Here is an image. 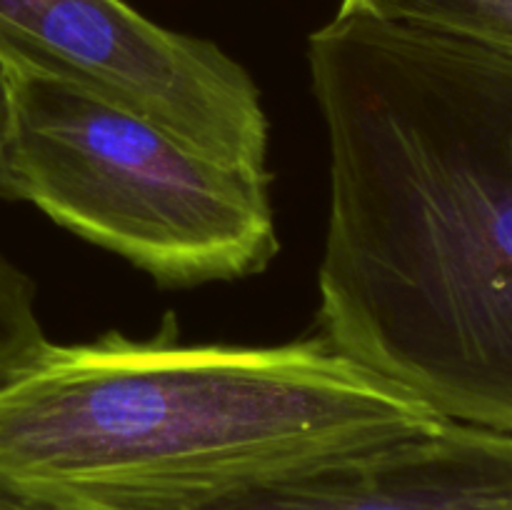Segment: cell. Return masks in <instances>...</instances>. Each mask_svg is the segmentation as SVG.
<instances>
[{
    "label": "cell",
    "instance_id": "1",
    "mask_svg": "<svg viewBox=\"0 0 512 510\" xmlns=\"http://www.w3.org/2000/svg\"><path fill=\"white\" fill-rule=\"evenodd\" d=\"M320 335L440 418L512 433V53L338 10Z\"/></svg>",
    "mask_w": 512,
    "mask_h": 510
},
{
    "label": "cell",
    "instance_id": "2",
    "mask_svg": "<svg viewBox=\"0 0 512 510\" xmlns=\"http://www.w3.org/2000/svg\"><path fill=\"white\" fill-rule=\"evenodd\" d=\"M325 335L45 343L0 383V493L60 510H198L440 423Z\"/></svg>",
    "mask_w": 512,
    "mask_h": 510
},
{
    "label": "cell",
    "instance_id": "3",
    "mask_svg": "<svg viewBox=\"0 0 512 510\" xmlns=\"http://www.w3.org/2000/svg\"><path fill=\"white\" fill-rule=\"evenodd\" d=\"M20 200L163 285L263 273L278 255L268 168L213 158L88 90L13 75Z\"/></svg>",
    "mask_w": 512,
    "mask_h": 510
},
{
    "label": "cell",
    "instance_id": "4",
    "mask_svg": "<svg viewBox=\"0 0 512 510\" xmlns=\"http://www.w3.org/2000/svg\"><path fill=\"white\" fill-rule=\"evenodd\" d=\"M0 60L123 105L213 158L265 168L268 118L248 70L123 0H0Z\"/></svg>",
    "mask_w": 512,
    "mask_h": 510
},
{
    "label": "cell",
    "instance_id": "5",
    "mask_svg": "<svg viewBox=\"0 0 512 510\" xmlns=\"http://www.w3.org/2000/svg\"><path fill=\"white\" fill-rule=\"evenodd\" d=\"M0 510H60L0 495ZM198 510H512V433L440 420Z\"/></svg>",
    "mask_w": 512,
    "mask_h": 510
},
{
    "label": "cell",
    "instance_id": "6",
    "mask_svg": "<svg viewBox=\"0 0 512 510\" xmlns=\"http://www.w3.org/2000/svg\"><path fill=\"white\" fill-rule=\"evenodd\" d=\"M340 10L415 25L512 53V0H343Z\"/></svg>",
    "mask_w": 512,
    "mask_h": 510
},
{
    "label": "cell",
    "instance_id": "7",
    "mask_svg": "<svg viewBox=\"0 0 512 510\" xmlns=\"http://www.w3.org/2000/svg\"><path fill=\"white\" fill-rule=\"evenodd\" d=\"M48 343L35 310V285L0 255V383Z\"/></svg>",
    "mask_w": 512,
    "mask_h": 510
},
{
    "label": "cell",
    "instance_id": "8",
    "mask_svg": "<svg viewBox=\"0 0 512 510\" xmlns=\"http://www.w3.org/2000/svg\"><path fill=\"white\" fill-rule=\"evenodd\" d=\"M10 123H13V73L0 60V198L20 200L10 163Z\"/></svg>",
    "mask_w": 512,
    "mask_h": 510
}]
</instances>
